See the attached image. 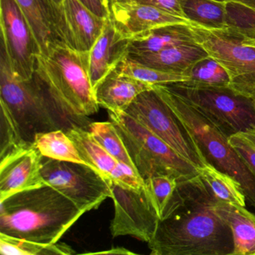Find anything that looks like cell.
Masks as SVG:
<instances>
[{
    "mask_svg": "<svg viewBox=\"0 0 255 255\" xmlns=\"http://www.w3.org/2000/svg\"><path fill=\"white\" fill-rule=\"evenodd\" d=\"M109 116L144 180L165 174L175 177L180 183L200 175L196 167L126 113L109 112Z\"/></svg>",
    "mask_w": 255,
    "mask_h": 255,
    "instance_id": "cell-6",
    "label": "cell"
},
{
    "mask_svg": "<svg viewBox=\"0 0 255 255\" xmlns=\"http://www.w3.org/2000/svg\"><path fill=\"white\" fill-rule=\"evenodd\" d=\"M229 138L255 127V106L252 98L231 87L198 86L188 81L168 83Z\"/></svg>",
    "mask_w": 255,
    "mask_h": 255,
    "instance_id": "cell-7",
    "label": "cell"
},
{
    "mask_svg": "<svg viewBox=\"0 0 255 255\" xmlns=\"http://www.w3.org/2000/svg\"><path fill=\"white\" fill-rule=\"evenodd\" d=\"M41 174L52 186L84 212L98 208L111 198V182L89 165L43 158Z\"/></svg>",
    "mask_w": 255,
    "mask_h": 255,
    "instance_id": "cell-10",
    "label": "cell"
},
{
    "mask_svg": "<svg viewBox=\"0 0 255 255\" xmlns=\"http://www.w3.org/2000/svg\"><path fill=\"white\" fill-rule=\"evenodd\" d=\"M1 44L15 74L32 78L41 48L33 30L16 0H0Z\"/></svg>",
    "mask_w": 255,
    "mask_h": 255,
    "instance_id": "cell-11",
    "label": "cell"
},
{
    "mask_svg": "<svg viewBox=\"0 0 255 255\" xmlns=\"http://www.w3.org/2000/svg\"><path fill=\"white\" fill-rule=\"evenodd\" d=\"M84 213L54 188L46 185L0 201V234L55 244Z\"/></svg>",
    "mask_w": 255,
    "mask_h": 255,
    "instance_id": "cell-2",
    "label": "cell"
},
{
    "mask_svg": "<svg viewBox=\"0 0 255 255\" xmlns=\"http://www.w3.org/2000/svg\"><path fill=\"white\" fill-rule=\"evenodd\" d=\"M200 176L217 201L246 207V195L235 178L210 163L200 169Z\"/></svg>",
    "mask_w": 255,
    "mask_h": 255,
    "instance_id": "cell-24",
    "label": "cell"
},
{
    "mask_svg": "<svg viewBox=\"0 0 255 255\" xmlns=\"http://www.w3.org/2000/svg\"><path fill=\"white\" fill-rule=\"evenodd\" d=\"M43 158L32 145L1 159L0 201L19 192L46 186L41 174Z\"/></svg>",
    "mask_w": 255,
    "mask_h": 255,
    "instance_id": "cell-13",
    "label": "cell"
},
{
    "mask_svg": "<svg viewBox=\"0 0 255 255\" xmlns=\"http://www.w3.org/2000/svg\"><path fill=\"white\" fill-rule=\"evenodd\" d=\"M89 255H135L134 252H130L128 249L122 247L114 248L110 250L104 252H95V253H88Z\"/></svg>",
    "mask_w": 255,
    "mask_h": 255,
    "instance_id": "cell-37",
    "label": "cell"
},
{
    "mask_svg": "<svg viewBox=\"0 0 255 255\" xmlns=\"http://www.w3.org/2000/svg\"><path fill=\"white\" fill-rule=\"evenodd\" d=\"M59 9L63 42L78 51H90L102 33L107 19L98 17L79 0H63Z\"/></svg>",
    "mask_w": 255,
    "mask_h": 255,
    "instance_id": "cell-15",
    "label": "cell"
},
{
    "mask_svg": "<svg viewBox=\"0 0 255 255\" xmlns=\"http://www.w3.org/2000/svg\"><path fill=\"white\" fill-rule=\"evenodd\" d=\"M16 2L33 30L41 53H45L52 44L63 42L62 14L51 0H16Z\"/></svg>",
    "mask_w": 255,
    "mask_h": 255,
    "instance_id": "cell-18",
    "label": "cell"
},
{
    "mask_svg": "<svg viewBox=\"0 0 255 255\" xmlns=\"http://www.w3.org/2000/svg\"><path fill=\"white\" fill-rule=\"evenodd\" d=\"M227 11L228 27L235 29L243 37L245 44L255 47V9L228 1ZM252 99L255 106V91Z\"/></svg>",
    "mask_w": 255,
    "mask_h": 255,
    "instance_id": "cell-30",
    "label": "cell"
},
{
    "mask_svg": "<svg viewBox=\"0 0 255 255\" xmlns=\"http://www.w3.org/2000/svg\"><path fill=\"white\" fill-rule=\"evenodd\" d=\"M110 9V18L118 30L128 39L160 26L189 24L190 22L152 5L136 2L113 4Z\"/></svg>",
    "mask_w": 255,
    "mask_h": 255,
    "instance_id": "cell-14",
    "label": "cell"
},
{
    "mask_svg": "<svg viewBox=\"0 0 255 255\" xmlns=\"http://www.w3.org/2000/svg\"><path fill=\"white\" fill-rule=\"evenodd\" d=\"M230 2H237V3L241 4L245 6L255 9V0H226Z\"/></svg>",
    "mask_w": 255,
    "mask_h": 255,
    "instance_id": "cell-38",
    "label": "cell"
},
{
    "mask_svg": "<svg viewBox=\"0 0 255 255\" xmlns=\"http://www.w3.org/2000/svg\"><path fill=\"white\" fill-rule=\"evenodd\" d=\"M135 2L152 5L173 15L186 19L182 9V0H136Z\"/></svg>",
    "mask_w": 255,
    "mask_h": 255,
    "instance_id": "cell-35",
    "label": "cell"
},
{
    "mask_svg": "<svg viewBox=\"0 0 255 255\" xmlns=\"http://www.w3.org/2000/svg\"><path fill=\"white\" fill-rule=\"evenodd\" d=\"M89 130L95 139L116 160L135 168L126 146L113 122H93L89 125Z\"/></svg>",
    "mask_w": 255,
    "mask_h": 255,
    "instance_id": "cell-27",
    "label": "cell"
},
{
    "mask_svg": "<svg viewBox=\"0 0 255 255\" xmlns=\"http://www.w3.org/2000/svg\"><path fill=\"white\" fill-rule=\"evenodd\" d=\"M215 209L232 232V255H255V214L245 207L217 200Z\"/></svg>",
    "mask_w": 255,
    "mask_h": 255,
    "instance_id": "cell-20",
    "label": "cell"
},
{
    "mask_svg": "<svg viewBox=\"0 0 255 255\" xmlns=\"http://www.w3.org/2000/svg\"><path fill=\"white\" fill-rule=\"evenodd\" d=\"M114 218L110 231L113 237L131 236L148 243L153 239L159 218L145 188L125 189L111 182Z\"/></svg>",
    "mask_w": 255,
    "mask_h": 255,
    "instance_id": "cell-12",
    "label": "cell"
},
{
    "mask_svg": "<svg viewBox=\"0 0 255 255\" xmlns=\"http://www.w3.org/2000/svg\"><path fill=\"white\" fill-rule=\"evenodd\" d=\"M35 71L62 111L89 129L88 116L99 110L89 74V52L54 43L39 55Z\"/></svg>",
    "mask_w": 255,
    "mask_h": 255,
    "instance_id": "cell-4",
    "label": "cell"
},
{
    "mask_svg": "<svg viewBox=\"0 0 255 255\" xmlns=\"http://www.w3.org/2000/svg\"><path fill=\"white\" fill-rule=\"evenodd\" d=\"M0 254L2 255H69L75 254L65 243L44 245L0 234Z\"/></svg>",
    "mask_w": 255,
    "mask_h": 255,
    "instance_id": "cell-26",
    "label": "cell"
},
{
    "mask_svg": "<svg viewBox=\"0 0 255 255\" xmlns=\"http://www.w3.org/2000/svg\"><path fill=\"white\" fill-rule=\"evenodd\" d=\"M228 139L255 178V147L243 132L231 135Z\"/></svg>",
    "mask_w": 255,
    "mask_h": 255,
    "instance_id": "cell-34",
    "label": "cell"
},
{
    "mask_svg": "<svg viewBox=\"0 0 255 255\" xmlns=\"http://www.w3.org/2000/svg\"><path fill=\"white\" fill-rule=\"evenodd\" d=\"M51 1L53 2V4L59 8L60 5H62V2H63V0H51Z\"/></svg>",
    "mask_w": 255,
    "mask_h": 255,
    "instance_id": "cell-41",
    "label": "cell"
},
{
    "mask_svg": "<svg viewBox=\"0 0 255 255\" xmlns=\"http://www.w3.org/2000/svg\"><path fill=\"white\" fill-rule=\"evenodd\" d=\"M1 104V144L0 159L16 153L25 147L34 144H29L23 139L17 124L14 122L8 109Z\"/></svg>",
    "mask_w": 255,
    "mask_h": 255,
    "instance_id": "cell-31",
    "label": "cell"
},
{
    "mask_svg": "<svg viewBox=\"0 0 255 255\" xmlns=\"http://www.w3.org/2000/svg\"><path fill=\"white\" fill-rule=\"evenodd\" d=\"M207 56V52L198 44L176 46L149 54L128 55L129 59L149 68L181 75Z\"/></svg>",
    "mask_w": 255,
    "mask_h": 255,
    "instance_id": "cell-19",
    "label": "cell"
},
{
    "mask_svg": "<svg viewBox=\"0 0 255 255\" xmlns=\"http://www.w3.org/2000/svg\"><path fill=\"white\" fill-rule=\"evenodd\" d=\"M124 113L166 143L199 171L208 163L187 129L153 88L141 92Z\"/></svg>",
    "mask_w": 255,
    "mask_h": 255,
    "instance_id": "cell-9",
    "label": "cell"
},
{
    "mask_svg": "<svg viewBox=\"0 0 255 255\" xmlns=\"http://www.w3.org/2000/svg\"><path fill=\"white\" fill-rule=\"evenodd\" d=\"M201 176L180 182L148 243L152 255H232V232Z\"/></svg>",
    "mask_w": 255,
    "mask_h": 255,
    "instance_id": "cell-1",
    "label": "cell"
},
{
    "mask_svg": "<svg viewBox=\"0 0 255 255\" xmlns=\"http://www.w3.org/2000/svg\"><path fill=\"white\" fill-rule=\"evenodd\" d=\"M129 41L109 17L102 33L89 51V74L93 90L128 56Z\"/></svg>",
    "mask_w": 255,
    "mask_h": 255,
    "instance_id": "cell-16",
    "label": "cell"
},
{
    "mask_svg": "<svg viewBox=\"0 0 255 255\" xmlns=\"http://www.w3.org/2000/svg\"><path fill=\"white\" fill-rule=\"evenodd\" d=\"M153 88V85L115 69L98 83L94 94L99 107L111 113H124L141 92Z\"/></svg>",
    "mask_w": 255,
    "mask_h": 255,
    "instance_id": "cell-17",
    "label": "cell"
},
{
    "mask_svg": "<svg viewBox=\"0 0 255 255\" xmlns=\"http://www.w3.org/2000/svg\"><path fill=\"white\" fill-rule=\"evenodd\" d=\"M79 1L98 17L104 19H108L110 17V5L107 0H79Z\"/></svg>",
    "mask_w": 255,
    "mask_h": 255,
    "instance_id": "cell-36",
    "label": "cell"
},
{
    "mask_svg": "<svg viewBox=\"0 0 255 255\" xmlns=\"http://www.w3.org/2000/svg\"><path fill=\"white\" fill-rule=\"evenodd\" d=\"M153 89L187 129L208 163L235 178L255 209V178L228 137L168 85H153Z\"/></svg>",
    "mask_w": 255,
    "mask_h": 255,
    "instance_id": "cell-5",
    "label": "cell"
},
{
    "mask_svg": "<svg viewBox=\"0 0 255 255\" xmlns=\"http://www.w3.org/2000/svg\"><path fill=\"white\" fill-rule=\"evenodd\" d=\"M184 76L189 79V83L198 86L231 87V80L226 70L209 56L194 64Z\"/></svg>",
    "mask_w": 255,
    "mask_h": 255,
    "instance_id": "cell-28",
    "label": "cell"
},
{
    "mask_svg": "<svg viewBox=\"0 0 255 255\" xmlns=\"http://www.w3.org/2000/svg\"><path fill=\"white\" fill-rule=\"evenodd\" d=\"M226 0H182L185 17L192 23L211 29H225L227 25Z\"/></svg>",
    "mask_w": 255,
    "mask_h": 255,
    "instance_id": "cell-23",
    "label": "cell"
},
{
    "mask_svg": "<svg viewBox=\"0 0 255 255\" xmlns=\"http://www.w3.org/2000/svg\"><path fill=\"white\" fill-rule=\"evenodd\" d=\"M136 0H107L109 5H113V4H125L130 3V2H135Z\"/></svg>",
    "mask_w": 255,
    "mask_h": 255,
    "instance_id": "cell-40",
    "label": "cell"
},
{
    "mask_svg": "<svg viewBox=\"0 0 255 255\" xmlns=\"http://www.w3.org/2000/svg\"><path fill=\"white\" fill-rule=\"evenodd\" d=\"M0 104L8 109L23 139L29 144H34L35 135L40 132L56 129L66 132L74 127L84 128L62 111L36 71L29 80H23L15 74L2 44Z\"/></svg>",
    "mask_w": 255,
    "mask_h": 255,
    "instance_id": "cell-3",
    "label": "cell"
},
{
    "mask_svg": "<svg viewBox=\"0 0 255 255\" xmlns=\"http://www.w3.org/2000/svg\"><path fill=\"white\" fill-rule=\"evenodd\" d=\"M75 144L82 160L110 182L112 171L117 165L116 160L95 139L90 131L81 127H74L66 131Z\"/></svg>",
    "mask_w": 255,
    "mask_h": 255,
    "instance_id": "cell-22",
    "label": "cell"
},
{
    "mask_svg": "<svg viewBox=\"0 0 255 255\" xmlns=\"http://www.w3.org/2000/svg\"><path fill=\"white\" fill-rule=\"evenodd\" d=\"M34 145L44 157L85 164L79 155L75 144L63 129L37 134Z\"/></svg>",
    "mask_w": 255,
    "mask_h": 255,
    "instance_id": "cell-25",
    "label": "cell"
},
{
    "mask_svg": "<svg viewBox=\"0 0 255 255\" xmlns=\"http://www.w3.org/2000/svg\"><path fill=\"white\" fill-rule=\"evenodd\" d=\"M116 69L122 74L153 86L189 80L186 76L153 69L135 62L128 56L119 63Z\"/></svg>",
    "mask_w": 255,
    "mask_h": 255,
    "instance_id": "cell-29",
    "label": "cell"
},
{
    "mask_svg": "<svg viewBox=\"0 0 255 255\" xmlns=\"http://www.w3.org/2000/svg\"><path fill=\"white\" fill-rule=\"evenodd\" d=\"M194 44L198 43L189 25H166L130 39L128 55L149 54L176 46Z\"/></svg>",
    "mask_w": 255,
    "mask_h": 255,
    "instance_id": "cell-21",
    "label": "cell"
},
{
    "mask_svg": "<svg viewBox=\"0 0 255 255\" xmlns=\"http://www.w3.org/2000/svg\"><path fill=\"white\" fill-rule=\"evenodd\" d=\"M245 136L252 143V145L255 147V127L248 130L247 132H243Z\"/></svg>",
    "mask_w": 255,
    "mask_h": 255,
    "instance_id": "cell-39",
    "label": "cell"
},
{
    "mask_svg": "<svg viewBox=\"0 0 255 255\" xmlns=\"http://www.w3.org/2000/svg\"><path fill=\"white\" fill-rule=\"evenodd\" d=\"M195 41L228 72L231 88L252 98L255 91V47L248 45L234 28L211 29L189 22Z\"/></svg>",
    "mask_w": 255,
    "mask_h": 255,
    "instance_id": "cell-8",
    "label": "cell"
},
{
    "mask_svg": "<svg viewBox=\"0 0 255 255\" xmlns=\"http://www.w3.org/2000/svg\"><path fill=\"white\" fill-rule=\"evenodd\" d=\"M144 182L146 189L160 220L177 189L178 181L175 177L162 174L153 176L144 180Z\"/></svg>",
    "mask_w": 255,
    "mask_h": 255,
    "instance_id": "cell-32",
    "label": "cell"
},
{
    "mask_svg": "<svg viewBox=\"0 0 255 255\" xmlns=\"http://www.w3.org/2000/svg\"><path fill=\"white\" fill-rule=\"evenodd\" d=\"M110 182L121 187L132 190H140L145 185L144 179L135 168L120 162H118L112 171Z\"/></svg>",
    "mask_w": 255,
    "mask_h": 255,
    "instance_id": "cell-33",
    "label": "cell"
}]
</instances>
